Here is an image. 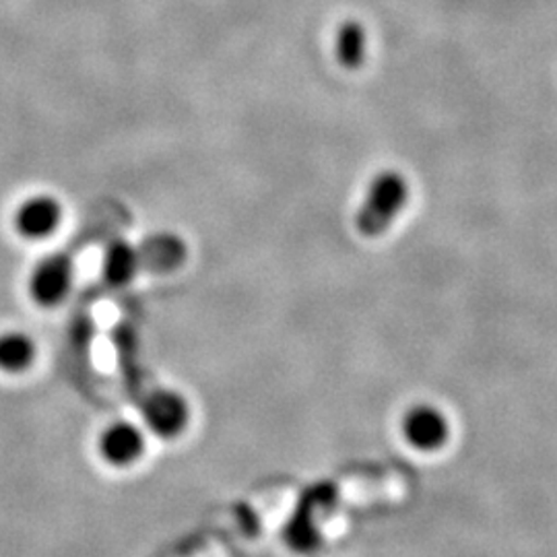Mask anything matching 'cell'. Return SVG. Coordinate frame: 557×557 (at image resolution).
<instances>
[{
  "label": "cell",
  "instance_id": "2",
  "mask_svg": "<svg viewBox=\"0 0 557 557\" xmlns=\"http://www.w3.org/2000/svg\"><path fill=\"white\" fill-rule=\"evenodd\" d=\"M400 438L419 455H438L455 434L448 413L436 403H413L398 421Z\"/></svg>",
  "mask_w": 557,
  "mask_h": 557
},
{
  "label": "cell",
  "instance_id": "8",
  "mask_svg": "<svg viewBox=\"0 0 557 557\" xmlns=\"http://www.w3.org/2000/svg\"><path fill=\"white\" fill-rule=\"evenodd\" d=\"M140 269L143 267H140L139 248H135L126 239H116L106 248V255L101 260V273L110 285L114 287L128 285L133 278L137 277Z\"/></svg>",
  "mask_w": 557,
  "mask_h": 557
},
{
  "label": "cell",
  "instance_id": "7",
  "mask_svg": "<svg viewBox=\"0 0 557 557\" xmlns=\"http://www.w3.org/2000/svg\"><path fill=\"white\" fill-rule=\"evenodd\" d=\"M38 359V345L32 335L11 329L0 333V372L23 374Z\"/></svg>",
  "mask_w": 557,
  "mask_h": 557
},
{
  "label": "cell",
  "instance_id": "5",
  "mask_svg": "<svg viewBox=\"0 0 557 557\" xmlns=\"http://www.w3.org/2000/svg\"><path fill=\"white\" fill-rule=\"evenodd\" d=\"M145 450H147V434L133 421L119 419L106 425L98 438V453L101 460L116 469L133 467L143 458Z\"/></svg>",
  "mask_w": 557,
  "mask_h": 557
},
{
  "label": "cell",
  "instance_id": "3",
  "mask_svg": "<svg viewBox=\"0 0 557 557\" xmlns=\"http://www.w3.org/2000/svg\"><path fill=\"white\" fill-rule=\"evenodd\" d=\"M140 418L145 430L158 438L176 440L190 423V405L174 388H156L143 400Z\"/></svg>",
  "mask_w": 557,
  "mask_h": 557
},
{
  "label": "cell",
  "instance_id": "1",
  "mask_svg": "<svg viewBox=\"0 0 557 557\" xmlns=\"http://www.w3.org/2000/svg\"><path fill=\"white\" fill-rule=\"evenodd\" d=\"M409 180L405 178L397 170H384L376 178L370 182L363 200L359 205L356 225L359 232L366 236H379L386 232L398 213L409 202Z\"/></svg>",
  "mask_w": 557,
  "mask_h": 557
},
{
  "label": "cell",
  "instance_id": "4",
  "mask_svg": "<svg viewBox=\"0 0 557 557\" xmlns=\"http://www.w3.org/2000/svg\"><path fill=\"white\" fill-rule=\"evenodd\" d=\"M75 283V267L66 255H48L29 275V296L40 308H57L69 298Z\"/></svg>",
  "mask_w": 557,
  "mask_h": 557
},
{
  "label": "cell",
  "instance_id": "9",
  "mask_svg": "<svg viewBox=\"0 0 557 557\" xmlns=\"http://www.w3.org/2000/svg\"><path fill=\"white\" fill-rule=\"evenodd\" d=\"M140 267L158 273H168L178 269L180 264L186 259V248L184 242L170 236V234H160L153 238L147 239L139 248Z\"/></svg>",
  "mask_w": 557,
  "mask_h": 557
},
{
  "label": "cell",
  "instance_id": "10",
  "mask_svg": "<svg viewBox=\"0 0 557 557\" xmlns=\"http://www.w3.org/2000/svg\"><path fill=\"white\" fill-rule=\"evenodd\" d=\"M335 54L345 69H359L368 54V32L356 20L343 21L335 36Z\"/></svg>",
  "mask_w": 557,
  "mask_h": 557
},
{
  "label": "cell",
  "instance_id": "6",
  "mask_svg": "<svg viewBox=\"0 0 557 557\" xmlns=\"http://www.w3.org/2000/svg\"><path fill=\"white\" fill-rule=\"evenodd\" d=\"M62 223V205L52 195L23 200L15 213V227L25 239L50 238Z\"/></svg>",
  "mask_w": 557,
  "mask_h": 557
}]
</instances>
